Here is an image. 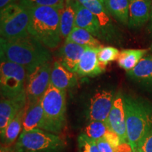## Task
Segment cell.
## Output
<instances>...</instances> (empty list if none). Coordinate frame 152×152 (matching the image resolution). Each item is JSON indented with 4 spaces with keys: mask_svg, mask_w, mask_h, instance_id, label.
<instances>
[{
    "mask_svg": "<svg viewBox=\"0 0 152 152\" xmlns=\"http://www.w3.org/2000/svg\"><path fill=\"white\" fill-rule=\"evenodd\" d=\"M101 47H87L82 55L76 73L83 77H95L105 71V67L98 59V53Z\"/></svg>",
    "mask_w": 152,
    "mask_h": 152,
    "instance_id": "4fadbf2b",
    "label": "cell"
},
{
    "mask_svg": "<svg viewBox=\"0 0 152 152\" xmlns=\"http://www.w3.org/2000/svg\"><path fill=\"white\" fill-rule=\"evenodd\" d=\"M119 54L120 52L115 47L102 46L98 53V59L100 64L105 67L109 63L118 59Z\"/></svg>",
    "mask_w": 152,
    "mask_h": 152,
    "instance_id": "484cf974",
    "label": "cell"
},
{
    "mask_svg": "<svg viewBox=\"0 0 152 152\" xmlns=\"http://www.w3.org/2000/svg\"><path fill=\"white\" fill-rule=\"evenodd\" d=\"M77 1H78L80 4H83L87 2V1H92V0H77ZM100 1H102V2H104V0H100Z\"/></svg>",
    "mask_w": 152,
    "mask_h": 152,
    "instance_id": "e575fe53",
    "label": "cell"
},
{
    "mask_svg": "<svg viewBox=\"0 0 152 152\" xmlns=\"http://www.w3.org/2000/svg\"><path fill=\"white\" fill-rule=\"evenodd\" d=\"M51 72L52 68L48 62L28 73L26 86L27 104H35L42 98L50 85Z\"/></svg>",
    "mask_w": 152,
    "mask_h": 152,
    "instance_id": "ba28073f",
    "label": "cell"
},
{
    "mask_svg": "<svg viewBox=\"0 0 152 152\" xmlns=\"http://www.w3.org/2000/svg\"><path fill=\"white\" fill-rule=\"evenodd\" d=\"M103 138L106 141L109 142L110 145L112 146L113 148H115V149L118 147L121 144V142L119 137L111 130H110V129L106 132Z\"/></svg>",
    "mask_w": 152,
    "mask_h": 152,
    "instance_id": "f546056e",
    "label": "cell"
},
{
    "mask_svg": "<svg viewBox=\"0 0 152 152\" xmlns=\"http://www.w3.org/2000/svg\"><path fill=\"white\" fill-rule=\"evenodd\" d=\"M43 123L44 111L42 106V99L35 104H26L23 131L28 132L35 129L42 130Z\"/></svg>",
    "mask_w": 152,
    "mask_h": 152,
    "instance_id": "d6986e66",
    "label": "cell"
},
{
    "mask_svg": "<svg viewBox=\"0 0 152 152\" xmlns=\"http://www.w3.org/2000/svg\"><path fill=\"white\" fill-rule=\"evenodd\" d=\"M127 75L142 86L152 88V55H146Z\"/></svg>",
    "mask_w": 152,
    "mask_h": 152,
    "instance_id": "e0dca14e",
    "label": "cell"
},
{
    "mask_svg": "<svg viewBox=\"0 0 152 152\" xmlns=\"http://www.w3.org/2000/svg\"><path fill=\"white\" fill-rule=\"evenodd\" d=\"M28 71L23 66L8 61H1L0 90L2 98L16 97L26 92Z\"/></svg>",
    "mask_w": 152,
    "mask_h": 152,
    "instance_id": "52a82bcc",
    "label": "cell"
},
{
    "mask_svg": "<svg viewBox=\"0 0 152 152\" xmlns=\"http://www.w3.org/2000/svg\"><path fill=\"white\" fill-rule=\"evenodd\" d=\"M152 0L130 1L128 26L130 29H139L150 19Z\"/></svg>",
    "mask_w": 152,
    "mask_h": 152,
    "instance_id": "9a60e30c",
    "label": "cell"
},
{
    "mask_svg": "<svg viewBox=\"0 0 152 152\" xmlns=\"http://www.w3.org/2000/svg\"><path fill=\"white\" fill-rule=\"evenodd\" d=\"M128 144L136 152L143 138L152 128V104L130 95H123Z\"/></svg>",
    "mask_w": 152,
    "mask_h": 152,
    "instance_id": "3957f363",
    "label": "cell"
},
{
    "mask_svg": "<svg viewBox=\"0 0 152 152\" xmlns=\"http://www.w3.org/2000/svg\"><path fill=\"white\" fill-rule=\"evenodd\" d=\"M0 152H14V149L11 147L10 146H4L1 145V149H0Z\"/></svg>",
    "mask_w": 152,
    "mask_h": 152,
    "instance_id": "d6a6232c",
    "label": "cell"
},
{
    "mask_svg": "<svg viewBox=\"0 0 152 152\" xmlns=\"http://www.w3.org/2000/svg\"><path fill=\"white\" fill-rule=\"evenodd\" d=\"M83 5L96 16L102 30L103 39L111 41L115 39L116 37V30L104 2L100 0H92Z\"/></svg>",
    "mask_w": 152,
    "mask_h": 152,
    "instance_id": "8fae6325",
    "label": "cell"
},
{
    "mask_svg": "<svg viewBox=\"0 0 152 152\" xmlns=\"http://www.w3.org/2000/svg\"><path fill=\"white\" fill-rule=\"evenodd\" d=\"M96 144L100 152H118V147L113 148L104 138L96 140Z\"/></svg>",
    "mask_w": 152,
    "mask_h": 152,
    "instance_id": "4dcf8cb0",
    "label": "cell"
},
{
    "mask_svg": "<svg viewBox=\"0 0 152 152\" xmlns=\"http://www.w3.org/2000/svg\"><path fill=\"white\" fill-rule=\"evenodd\" d=\"M65 143L61 137L47 131L35 129L20 133L16 149L26 152H60Z\"/></svg>",
    "mask_w": 152,
    "mask_h": 152,
    "instance_id": "8992f818",
    "label": "cell"
},
{
    "mask_svg": "<svg viewBox=\"0 0 152 152\" xmlns=\"http://www.w3.org/2000/svg\"><path fill=\"white\" fill-rule=\"evenodd\" d=\"M62 8L37 7L28 9L30 16L28 26L29 35L47 48H56L61 42L60 16Z\"/></svg>",
    "mask_w": 152,
    "mask_h": 152,
    "instance_id": "7a4b0ae2",
    "label": "cell"
},
{
    "mask_svg": "<svg viewBox=\"0 0 152 152\" xmlns=\"http://www.w3.org/2000/svg\"><path fill=\"white\" fill-rule=\"evenodd\" d=\"M149 29L152 31V8L151 11V15H150V24H149Z\"/></svg>",
    "mask_w": 152,
    "mask_h": 152,
    "instance_id": "836d02e7",
    "label": "cell"
},
{
    "mask_svg": "<svg viewBox=\"0 0 152 152\" xmlns=\"http://www.w3.org/2000/svg\"><path fill=\"white\" fill-rule=\"evenodd\" d=\"M106 124L110 130L119 137L121 144H128L123 95L121 93L115 95L113 106L108 117Z\"/></svg>",
    "mask_w": 152,
    "mask_h": 152,
    "instance_id": "30bf717a",
    "label": "cell"
},
{
    "mask_svg": "<svg viewBox=\"0 0 152 152\" xmlns=\"http://www.w3.org/2000/svg\"><path fill=\"white\" fill-rule=\"evenodd\" d=\"M26 113V107L20 110L15 118L7 125L2 135H1L3 145L10 146L16 141L23 128Z\"/></svg>",
    "mask_w": 152,
    "mask_h": 152,
    "instance_id": "7402d4cb",
    "label": "cell"
},
{
    "mask_svg": "<svg viewBox=\"0 0 152 152\" xmlns=\"http://www.w3.org/2000/svg\"><path fill=\"white\" fill-rule=\"evenodd\" d=\"M130 1H133V0H130Z\"/></svg>",
    "mask_w": 152,
    "mask_h": 152,
    "instance_id": "8d00e7d4",
    "label": "cell"
},
{
    "mask_svg": "<svg viewBox=\"0 0 152 152\" xmlns=\"http://www.w3.org/2000/svg\"><path fill=\"white\" fill-rule=\"evenodd\" d=\"M77 144L78 152H100L96 146V141L89 138L83 132L77 138Z\"/></svg>",
    "mask_w": 152,
    "mask_h": 152,
    "instance_id": "83f0119b",
    "label": "cell"
},
{
    "mask_svg": "<svg viewBox=\"0 0 152 152\" xmlns=\"http://www.w3.org/2000/svg\"><path fill=\"white\" fill-rule=\"evenodd\" d=\"M19 4L25 9L37 7H64V0H19Z\"/></svg>",
    "mask_w": 152,
    "mask_h": 152,
    "instance_id": "4316f807",
    "label": "cell"
},
{
    "mask_svg": "<svg viewBox=\"0 0 152 152\" xmlns=\"http://www.w3.org/2000/svg\"><path fill=\"white\" fill-rule=\"evenodd\" d=\"M130 3V0H104V4L109 14L125 26L128 24Z\"/></svg>",
    "mask_w": 152,
    "mask_h": 152,
    "instance_id": "ffe728a7",
    "label": "cell"
},
{
    "mask_svg": "<svg viewBox=\"0 0 152 152\" xmlns=\"http://www.w3.org/2000/svg\"><path fill=\"white\" fill-rule=\"evenodd\" d=\"M109 130V127L105 122L90 121V123L85 126L83 133L89 138L96 141L101 138H103Z\"/></svg>",
    "mask_w": 152,
    "mask_h": 152,
    "instance_id": "d4e9b609",
    "label": "cell"
},
{
    "mask_svg": "<svg viewBox=\"0 0 152 152\" xmlns=\"http://www.w3.org/2000/svg\"><path fill=\"white\" fill-rule=\"evenodd\" d=\"M42 106L44 111L42 130L59 134L66 125V91L50 84L42 98Z\"/></svg>",
    "mask_w": 152,
    "mask_h": 152,
    "instance_id": "277c9868",
    "label": "cell"
},
{
    "mask_svg": "<svg viewBox=\"0 0 152 152\" xmlns=\"http://www.w3.org/2000/svg\"><path fill=\"white\" fill-rule=\"evenodd\" d=\"M136 152H152V128L139 144Z\"/></svg>",
    "mask_w": 152,
    "mask_h": 152,
    "instance_id": "f1b7e54d",
    "label": "cell"
},
{
    "mask_svg": "<svg viewBox=\"0 0 152 152\" xmlns=\"http://www.w3.org/2000/svg\"><path fill=\"white\" fill-rule=\"evenodd\" d=\"M75 11L71 0H66L64 7L61 10L60 28L62 38L66 39L75 27Z\"/></svg>",
    "mask_w": 152,
    "mask_h": 152,
    "instance_id": "603a6c76",
    "label": "cell"
},
{
    "mask_svg": "<svg viewBox=\"0 0 152 152\" xmlns=\"http://www.w3.org/2000/svg\"><path fill=\"white\" fill-rule=\"evenodd\" d=\"M75 11V26L83 28L94 37L103 39L102 30L96 16L77 0H71Z\"/></svg>",
    "mask_w": 152,
    "mask_h": 152,
    "instance_id": "5bb4252c",
    "label": "cell"
},
{
    "mask_svg": "<svg viewBox=\"0 0 152 152\" xmlns=\"http://www.w3.org/2000/svg\"><path fill=\"white\" fill-rule=\"evenodd\" d=\"M65 42H71L81 46L97 47H100L99 41L92 34L83 28L75 26Z\"/></svg>",
    "mask_w": 152,
    "mask_h": 152,
    "instance_id": "cb8c5ba5",
    "label": "cell"
},
{
    "mask_svg": "<svg viewBox=\"0 0 152 152\" xmlns=\"http://www.w3.org/2000/svg\"><path fill=\"white\" fill-rule=\"evenodd\" d=\"M115 95L113 91H99L90 99L87 117L89 121L107 122Z\"/></svg>",
    "mask_w": 152,
    "mask_h": 152,
    "instance_id": "9c48e42d",
    "label": "cell"
},
{
    "mask_svg": "<svg viewBox=\"0 0 152 152\" xmlns=\"http://www.w3.org/2000/svg\"><path fill=\"white\" fill-rule=\"evenodd\" d=\"M86 48L85 46L65 42L58 52L59 62L68 71L76 73L80 60Z\"/></svg>",
    "mask_w": 152,
    "mask_h": 152,
    "instance_id": "2e32d148",
    "label": "cell"
},
{
    "mask_svg": "<svg viewBox=\"0 0 152 152\" xmlns=\"http://www.w3.org/2000/svg\"><path fill=\"white\" fill-rule=\"evenodd\" d=\"M18 0H0V9L2 10L8 6L16 4Z\"/></svg>",
    "mask_w": 152,
    "mask_h": 152,
    "instance_id": "1f68e13d",
    "label": "cell"
},
{
    "mask_svg": "<svg viewBox=\"0 0 152 152\" xmlns=\"http://www.w3.org/2000/svg\"><path fill=\"white\" fill-rule=\"evenodd\" d=\"M148 53L145 49H123L120 52L118 64L127 72L131 71L137 65L138 63Z\"/></svg>",
    "mask_w": 152,
    "mask_h": 152,
    "instance_id": "44dd1931",
    "label": "cell"
},
{
    "mask_svg": "<svg viewBox=\"0 0 152 152\" xmlns=\"http://www.w3.org/2000/svg\"><path fill=\"white\" fill-rule=\"evenodd\" d=\"M1 61H8L20 65L28 73L51 60V53L46 47L33 36L16 39L0 40Z\"/></svg>",
    "mask_w": 152,
    "mask_h": 152,
    "instance_id": "6da1fadb",
    "label": "cell"
},
{
    "mask_svg": "<svg viewBox=\"0 0 152 152\" xmlns=\"http://www.w3.org/2000/svg\"><path fill=\"white\" fill-rule=\"evenodd\" d=\"M30 12L19 4H14L1 10L0 34L4 39H16L29 35Z\"/></svg>",
    "mask_w": 152,
    "mask_h": 152,
    "instance_id": "5b68a950",
    "label": "cell"
},
{
    "mask_svg": "<svg viewBox=\"0 0 152 152\" xmlns=\"http://www.w3.org/2000/svg\"><path fill=\"white\" fill-rule=\"evenodd\" d=\"M27 104L26 92L16 97L1 99L0 102V133L2 135L9 123Z\"/></svg>",
    "mask_w": 152,
    "mask_h": 152,
    "instance_id": "7c38bea8",
    "label": "cell"
},
{
    "mask_svg": "<svg viewBox=\"0 0 152 152\" xmlns=\"http://www.w3.org/2000/svg\"><path fill=\"white\" fill-rule=\"evenodd\" d=\"M151 49H152V45H151Z\"/></svg>",
    "mask_w": 152,
    "mask_h": 152,
    "instance_id": "74e56055",
    "label": "cell"
},
{
    "mask_svg": "<svg viewBox=\"0 0 152 152\" xmlns=\"http://www.w3.org/2000/svg\"><path fill=\"white\" fill-rule=\"evenodd\" d=\"M50 84L61 90L66 91L77 84L75 73L68 71L59 61H55L51 72Z\"/></svg>",
    "mask_w": 152,
    "mask_h": 152,
    "instance_id": "ac0fdd59",
    "label": "cell"
},
{
    "mask_svg": "<svg viewBox=\"0 0 152 152\" xmlns=\"http://www.w3.org/2000/svg\"><path fill=\"white\" fill-rule=\"evenodd\" d=\"M16 152H26L21 149H16Z\"/></svg>",
    "mask_w": 152,
    "mask_h": 152,
    "instance_id": "d590c367",
    "label": "cell"
}]
</instances>
